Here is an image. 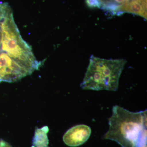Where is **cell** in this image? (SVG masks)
<instances>
[{
	"instance_id": "8992f818",
	"label": "cell",
	"mask_w": 147,
	"mask_h": 147,
	"mask_svg": "<svg viewBox=\"0 0 147 147\" xmlns=\"http://www.w3.org/2000/svg\"><path fill=\"white\" fill-rule=\"evenodd\" d=\"M12 16H13V13L11 9L0 16V51L2 40L4 26L6 22Z\"/></svg>"
},
{
	"instance_id": "3957f363",
	"label": "cell",
	"mask_w": 147,
	"mask_h": 147,
	"mask_svg": "<svg viewBox=\"0 0 147 147\" xmlns=\"http://www.w3.org/2000/svg\"><path fill=\"white\" fill-rule=\"evenodd\" d=\"M100 7L113 15L131 13L147 18V0H98Z\"/></svg>"
},
{
	"instance_id": "7a4b0ae2",
	"label": "cell",
	"mask_w": 147,
	"mask_h": 147,
	"mask_svg": "<svg viewBox=\"0 0 147 147\" xmlns=\"http://www.w3.org/2000/svg\"><path fill=\"white\" fill-rule=\"evenodd\" d=\"M126 63L124 59H105L92 55L81 88L86 90L116 91Z\"/></svg>"
},
{
	"instance_id": "ba28073f",
	"label": "cell",
	"mask_w": 147,
	"mask_h": 147,
	"mask_svg": "<svg viewBox=\"0 0 147 147\" xmlns=\"http://www.w3.org/2000/svg\"><path fill=\"white\" fill-rule=\"evenodd\" d=\"M0 147H12L8 143L3 141V140H0Z\"/></svg>"
},
{
	"instance_id": "9c48e42d",
	"label": "cell",
	"mask_w": 147,
	"mask_h": 147,
	"mask_svg": "<svg viewBox=\"0 0 147 147\" xmlns=\"http://www.w3.org/2000/svg\"><path fill=\"white\" fill-rule=\"evenodd\" d=\"M0 140H1V139H0Z\"/></svg>"
},
{
	"instance_id": "277c9868",
	"label": "cell",
	"mask_w": 147,
	"mask_h": 147,
	"mask_svg": "<svg viewBox=\"0 0 147 147\" xmlns=\"http://www.w3.org/2000/svg\"><path fill=\"white\" fill-rule=\"evenodd\" d=\"M91 134V129L86 125H78L68 129L63 136L65 144L69 146L77 147L84 144Z\"/></svg>"
},
{
	"instance_id": "6da1fadb",
	"label": "cell",
	"mask_w": 147,
	"mask_h": 147,
	"mask_svg": "<svg viewBox=\"0 0 147 147\" xmlns=\"http://www.w3.org/2000/svg\"><path fill=\"white\" fill-rule=\"evenodd\" d=\"M147 113L146 110L134 113L115 105L103 139L115 141L122 147H147Z\"/></svg>"
},
{
	"instance_id": "52a82bcc",
	"label": "cell",
	"mask_w": 147,
	"mask_h": 147,
	"mask_svg": "<svg viewBox=\"0 0 147 147\" xmlns=\"http://www.w3.org/2000/svg\"><path fill=\"white\" fill-rule=\"evenodd\" d=\"M87 5L91 8H100V5L98 0H86Z\"/></svg>"
},
{
	"instance_id": "5b68a950",
	"label": "cell",
	"mask_w": 147,
	"mask_h": 147,
	"mask_svg": "<svg viewBox=\"0 0 147 147\" xmlns=\"http://www.w3.org/2000/svg\"><path fill=\"white\" fill-rule=\"evenodd\" d=\"M48 131L49 128L47 126L36 129L33 140L34 147H48L49 140L47 133Z\"/></svg>"
}]
</instances>
